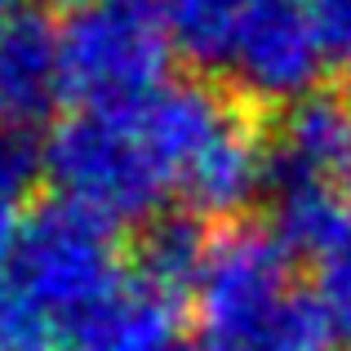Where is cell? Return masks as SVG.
Masks as SVG:
<instances>
[{"instance_id": "1", "label": "cell", "mask_w": 351, "mask_h": 351, "mask_svg": "<svg viewBox=\"0 0 351 351\" xmlns=\"http://www.w3.org/2000/svg\"><path fill=\"white\" fill-rule=\"evenodd\" d=\"M40 173L58 200L112 227L152 223L169 196V178L129 107H85L58 120L40 147Z\"/></svg>"}, {"instance_id": "2", "label": "cell", "mask_w": 351, "mask_h": 351, "mask_svg": "<svg viewBox=\"0 0 351 351\" xmlns=\"http://www.w3.org/2000/svg\"><path fill=\"white\" fill-rule=\"evenodd\" d=\"M116 232L120 227L94 218L89 209L49 200L27 218L9 280L71 334L129 285V258Z\"/></svg>"}, {"instance_id": "3", "label": "cell", "mask_w": 351, "mask_h": 351, "mask_svg": "<svg viewBox=\"0 0 351 351\" xmlns=\"http://www.w3.org/2000/svg\"><path fill=\"white\" fill-rule=\"evenodd\" d=\"M191 298L209 347L258 351L302 302V293L293 289L289 249L271 236V227L232 223L209 240Z\"/></svg>"}, {"instance_id": "4", "label": "cell", "mask_w": 351, "mask_h": 351, "mask_svg": "<svg viewBox=\"0 0 351 351\" xmlns=\"http://www.w3.org/2000/svg\"><path fill=\"white\" fill-rule=\"evenodd\" d=\"M67 94L85 107H134L165 85L173 45L156 0H94L58 27Z\"/></svg>"}, {"instance_id": "5", "label": "cell", "mask_w": 351, "mask_h": 351, "mask_svg": "<svg viewBox=\"0 0 351 351\" xmlns=\"http://www.w3.org/2000/svg\"><path fill=\"white\" fill-rule=\"evenodd\" d=\"M325 67L329 53L307 0H254L227 76L249 103L293 107L316 94Z\"/></svg>"}, {"instance_id": "6", "label": "cell", "mask_w": 351, "mask_h": 351, "mask_svg": "<svg viewBox=\"0 0 351 351\" xmlns=\"http://www.w3.org/2000/svg\"><path fill=\"white\" fill-rule=\"evenodd\" d=\"M67 98L58 27L40 14H14L0 27V134L27 138L49 125Z\"/></svg>"}, {"instance_id": "7", "label": "cell", "mask_w": 351, "mask_h": 351, "mask_svg": "<svg viewBox=\"0 0 351 351\" xmlns=\"http://www.w3.org/2000/svg\"><path fill=\"white\" fill-rule=\"evenodd\" d=\"M271 178H316L351 191V98L311 94L285 112Z\"/></svg>"}, {"instance_id": "8", "label": "cell", "mask_w": 351, "mask_h": 351, "mask_svg": "<svg viewBox=\"0 0 351 351\" xmlns=\"http://www.w3.org/2000/svg\"><path fill=\"white\" fill-rule=\"evenodd\" d=\"M71 351H187L182 298L129 280L112 302L71 329Z\"/></svg>"}, {"instance_id": "9", "label": "cell", "mask_w": 351, "mask_h": 351, "mask_svg": "<svg viewBox=\"0 0 351 351\" xmlns=\"http://www.w3.org/2000/svg\"><path fill=\"white\" fill-rule=\"evenodd\" d=\"M271 236L289 258L329 263L351 249V191L316 178H271Z\"/></svg>"}, {"instance_id": "10", "label": "cell", "mask_w": 351, "mask_h": 351, "mask_svg": "<svg viewBox=\"0 0 351 351\" xmlns=\"http://www.w3.org/2000/svg\"><path fill=\"white\" fill-rule=\"evenodd\" d=\"M165 18V32L178 58L200 71L232 67L236 40L245 32V18L254 0H156Z\"/></svg>"}, {"instance_id": "11", "label": "cell", "mask_w": 351, "mask_h": 351, "mask_svg": "<svg viewBox=\"0 0 351 351\" xmlns=\"http://www.w3.org/2000/svg\"><path fill=\"white\" fill-rule=\"evenodd\" d=\"M209 240L214 236L200 227L196 214H160V218H152L143 240H138V249H134V280L182 298V293H191L196 280H200Z\"/></svg>"}, {"instance_id": "12", "label": "cell", "mask_w": 351, "mask_h": 351, "mask_svg": "<svg viewBox=\"0 0 351 351\" xmlns=\"http://www.w3.org/2000/svg\"><path fill=\"white\" fill-rule=\"evenodd\" d=\"M62 343H71L67 325L0 276V351H62Z\"/></svg>"}, {"instance_id": "13", "label": "cell", "mask_w": 351, "mask_h": 351, "mask_svg": "<svg viewBox=\"0 0 351 351\" xmlns=\"http://www.w3.org/2000/svg\"><path fill=\"white\" fill-rule=\"evenodd\" d=\"M311 298L320 302L325 320L334 325V334H347L351 338V249H343L338 258L316 267V289Z\"/></svg>"}, {"instance_id": "14", "label": "cell", "mask_w": 351, "mask_h": 351, "mask_svg": "<svg viewBox=\"0 0 351 351\" xmlns=\"http://www.w3.org/2000/svg\"><path fill=\"white\" fill-rule=\"evenodd\" d=\"M307 14L325 40L329 62L351 67V0H307Z\"/></svg>"}, {"instance_id": "15", "label": "cell", "mask_w": 351, "mask_h": 351, "mask_svg": "<svg viewBox=\"0 0 351 351\" xmlns=\"http://www.w3.org/2000/svg\"><path fill=\"white\" fill-rule=\"evenodd\" d=\"M36 173H40V152H36L27 138L0 134V187L23 196L27 182H32Z\"/></svg>"}, {"instance_id": "16", "label": "cell", "mask_w": 351, "mask_h": 351, "mask_svg": "<svg viewBox=\"0 0 351 351\" xmlns=\"http://www.w3.org/2000/svg\"><path fill=\"white\" fill-rule=\"evenodd\" d=\"M23 232H27L23 196L0 187V276H9V267H14V254H18V245H23Z\"/></svg>"}, {"instance_id": "17", "label": "cell", "mask_w": 351, "mask_h": 351, "mask_svg": "<svg viewBox=\"0 0 351 351\" xmlns=\"http://www.w3.org/2000/svg\"><path fill=\"white\" fill-rule=\"evenodd\" d=\"M18 5H23V0H0V27H5V23H9L14 14H23Z\"/></svg>"}, {"instance_id": "18", "label": "cell", "mask_w": 351, "mask_h": 351, "mask_svg": "<svg viewBox=\"0 0 351 351\" xmlns=\"http://www.w3.org/2000/svg\"><path fill=\"white\" fill-rule=\"evenodd\" d=\"M49 5H62V9H80V5H94V0H49Z\"/></svg>"}]
</instances>
